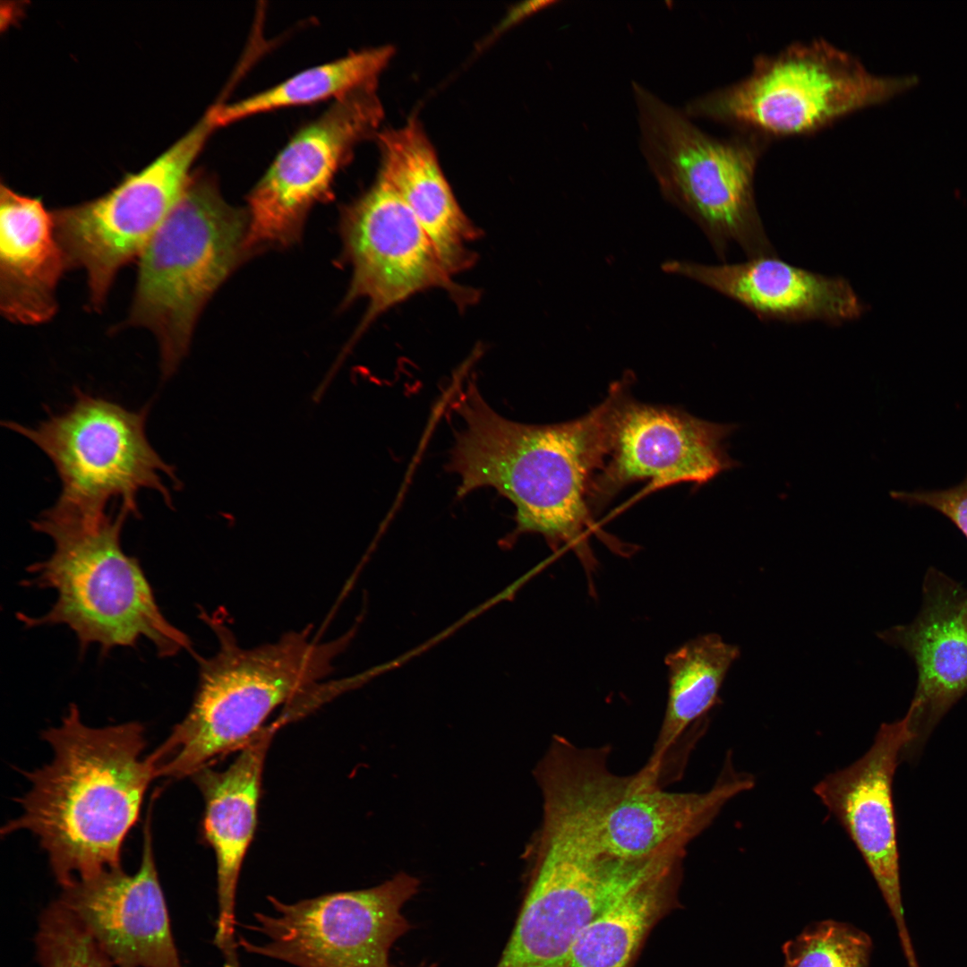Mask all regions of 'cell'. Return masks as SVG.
<instances>
[{
  "instance_id": "11",
  "label": "cell",
  "mask_w": 967,
  "mask_h": 967,
  "mask_svg": "<svg viewBox=\"0 0 967 967\" xmlns=\"http://www.w3.org/2000/svg\"><path fill=\"white\" fill-rule=\"evenodd\" d=\"M215 128L210 111L141 171L91 201L52 212L68 267L84 270L94 309L101 308L119 270L138 257L178 201L192 166Z\"/></svg>"
},
{
  "instance_id": "24",
  "label": "cell",
  "mask_w": 967,
  "mask_h": 967,
  "mask_svg": "<svg viewBox=\"0 0 967 967\" xmlns=\"http://www.w3.org/2000/svg\"><path fill=\"white\" fill-rule=\"evenodd\" d=\"M390 45L351 52L331 62L293 75L263 91L235 102L210 107L217 127L241 119L281 109L338 99L352 92L377 87L381 73L394 55Z\"/></svg>"
},
{
  "instance_id": "5",
  "label": "cell",
  "mask_w": 967,
  "mask_h": 967,
  "mask_svg": "<svg viewBox=\"0 0 967 967\" xmlns=\"http://www.w3.org/2000/svg\"><path fill=\"white\" fill-rule=\"evenodd\" d=\"M130 512L98 518L61 517L47 510L32 522L49 536L51 555L29 567L28 586L51 588L56 599L39 617L20 613L26 628L66 625L83 652L90 645L103 654L118 646H135L141 638L160 657L190 649L189 638L162 613L138 560L122 547L121 535Z\"/></svg>"
},
{
  "instance_id": "6",
  "label": "cell",
  "mask_w": 967,
  "mask_h": 967,
  "mask_svg": "<svg viewBox=\"0 0 967 967\" xmlns=\"http://www.w3.org/2000/svg\"><path fill=\"white\" fill-rule=\"evenodd\" d=\"M631 90L640 151L665 201L700 227L722 260L733 243L749 258L775 255L754 192L768 138L712 136L639 82Z\"/></svg>"
},
{
  "instance_id": "18",
  "label": "cell",
  "mask_w": 967,
  "mask_h": 967,
  "mask_svg": "<svg viewBox=\"0 0 967 967\" xmlns=\"http://www.w3.org/2000/svg\"><path fill=\"white\" fill-rule=\"evenodd\" d=\"M661 268L718 292L764 321L840 325L860 319L867 310L845 278L817 273L775 255L722 265L670 260Z\"/></svg>"
},
{
  "instance_id": "26",
  "label": "cell",
  "mask_w": 967,
  "mask_h": 967,
  "mask_svg": "<svg viewBox=\"0 0 967 967\" xmlns=\"http://www.w3.org/2000/svg\"><path fill=\"white\" fill-rule=\"evenodd\" d=\"M872 948L870 937L853 925L821 920L783 946V967H869Z\"/></svg>"
},
{
  "instance_id": "17",
  "label": "cell",
  "mask_w": 967,
  "mask_h": 967,
  "mask_svg": "<svg viewBox=\"0 0 967 967\" xmlns=\"http://www.w3.org/2000/svg\"><path fill=\"white\" fill-rule=\"evenodd\" d=\"M151 838L148 816L134 874L106 870L64 886L58 899L116 967H182Z\"/></svg>"
},
{
  "instance_id": "29",
  "label": "cell",
  "mask_w": 967,
  "mask_h": 967,
  "mask_svg": "<svg viewBox=\"0 0 967 967\" xmlns=\"http://www.w3.org/2000/svg\"><path fill=\"white\" fill-rule=\"evenodd\" d=\"M554 3L556 2L527 1L520 3L519 4L509 10L508 15L505 16L502 22H501V24L498 26L497 30L501 32V30L514 25L515 23L526 18L532 13H535L539 10L545 8L546 6L552 5Z\"/></svg>"
},
{
  "instance_id": "2",
  "label": "cell",
  "mask_w": 967,
  "mask_h": 967,
  "mask_svg": "<svg viewBox=\"0 0 967 967\" xmlns=\"http://www.w3.org/2000/svg\"><path fill=\"white\" fill-rule=\"evenodd\" d=\"M51 761L26 773L21 813L1 830L29 831L47 852L64 887L121 867L124 841L156 778L142 724L90 727L72 704L61 723L44 731Z\"/></svg>"
},
{
  "instance_id": "27",
  "label": "cell",
  "mask_w": 967,
  "mask_h": 967,
  "mask_svg": "<svg viewBox=\"0 0 967 967\" xmlns=\"http://www.w3.org/2000/svg\"><path fill=\"white\" fill-rule=\"evenodd\" d=\"M41 967H113L112 962L59 900L44 910L36 937Z\"/></svg>"
},
{
  "instance_id": "25",
  "label": "cell",
  "mask_w": 967,
  "mask_h": 967,
  "mask_svg": "<svg viewBox=\"0 0 967 967\" xmlns=\"http://www.w3.org/2000/svg\"><path fill=\"white\" fill-rule=\"evenodd\" d=\"M679 870L644 883L592 920L576 940L566 967H628L665 905Z\"/></svg>"
},
{
  "instance_id": "4",
  "label": "cell",
  "mask_w": 967,
  "mask_h": 967,
  "mask_svg": "<svg viewBox=\"0 0 967 967\" xmlns=\"http://www.w3.org/2000/svg\"><path fill=\"white\" fill-rule=\"evenodd\" d=\"M205 621L218 648L214 655L199 659V683L188 713L148 755L156 778L192 776L238 751L276 708L312 693L347 644L344 637L319 642L305 629L244 648L215 617L205 615Z\"/></svg>"
},
{
  "instance_id": "21",
  "label": "cell",
  "mask_w": 967,
  "mask_h": 967,
  "mask_svg": "<svg viewBox=\"0 0 967 967\" xmlns=\"http://www.w3.org/2000/svg\"><path fill=\"white\" fill-rule=\"evenodd\" d=\"M68 267L52 213L38 198L4 184L0 191V309L9 321H48L56 312L58 281Z\"/></svg>"
},
{
  "instance_id": "23",
  "label": "cell",
  "mask_w": 967,
  "mask_h": 967,
  "mask_svg": "<svg viewBox=\"0 0 967 967\" xmlns=\"http://www.w3.org/2000/svg\"><path fill=\"white\" fill-rule=\"evenodd\" d=\"M740 655L715 633L692 638L665 657L668 697L651 756L645 766L663 780L668 757L688 728L718 702L725 675Z\"/></svg>"
},
{
  "instance_id": "8",
  "label": "cell",
  "mask_w": 967,
  "mask_h": 967,
  "mask_svg": "<svg viewBox=\"0 0 967 967\" xmlns=\"http://www.w3.org/2000/svg\"><path fill=\"white\" fill-rule=\"evenodd\" d=\"M918 80L873 74L851 53L817 39L758 56L745 78L689 100L683 111L766 138L809 133Z\"/></svg>"
},
{
  "instance_id": "9",
  "label": "cell",
  "mask_w": 967,
  "mask_h": 967,
  "mask_svg": "<svg viewBox=\"0 0 967 967\" xmlns=\"http://www.w3.org/2000/svg\"><path fill=\"white\" fill-rule=\"evenodd\" d=\"M149 408L131 411L110 400L75 391L64 412L51 415L36 427L5 422L6 428L38 446L51 460L62 489L50 513L62 517L98 518L107 502L120 499L131 516L139 517L137 494L158 492L171 506L163 475L175 478L148 441Z\"/></svg>"
},
{
  "instance_id": "3",
  "label": "cell",
  "mask_w": 967,
  "mask_h": 967,
  "mask_svg": "<svg viewBox=\"0 0 967 967\" xmlns=\"http://www.w3.org/2000/svg\"><path fill=\"white\" fill-rule=\"evenodd\" d=\"M609 746L580 748L552 738L534 770L543 797L542 824L593 850L628 860L685 855L723 806L751 789L750 774L731 760L703 792L666 791L643 766L619 775L608 766Z\"/></svg>"
},
{
  "instance_id": "13",
  "label": "cell",
  "mask_w": 967,
  "mask_h": 967,
  "mask_svg": "<svg viewBox=\"0 0 967 967\" xmlns=\"http://www.w3.org/2000/svg\"><path fill=\"white\" fill-rule=\"evenodd\" d=\"M383 116L376 88H366L335 99L295 134L248 195L246 255L300 239L310 210L329 199L338 173Z\"/></svg>"
},
{
  "instance_id": "19",
  "label": "cell",
  "mask_w": 967,
  "mask_h": 967,
  "mask_svg": "<svg viewBox=\"0 0 967 967\" xmlns=\"http://www.w3.org/2000/svg\"><path fill=\"white\" fill-rule=\"evenodd\" d=\"M288 722L282 714L261 728L225 769L215 770L210 765L191 776L204 800L203 838L216 857L218 919L215 943L224 954H232L236 948L237 884L257 826L267 751L277 730Z\"/></svg>"
},
{
  "instance_id": "7",
  "label": "cell",
  "mask_w": 967,
  "mask_h": 967,
  "mask_svg": "<svg viewBox=\"0 0 967 967\" xmlns=\"http://www.w3.org/2000/svg\"><path fill=\"white\" fill-rule=\"evenodd\" d=\"M247 215L216 180L193 173L182 196L139 256L127 323L157 338L164 377L185 355L205 304L246 257Z\"/></svg>"
},
{
  "instance_id": "20",
  "label": "cell",
  "mask_w": 967,
  "mask_h": 967,
  "mask_svg": "<svg viewBox=\"0 0 967 967\" xmlns=\"http://www.w3.org/2000/svg\"><path fill=\"white\" fill-rule=\"evenodd\" d=\"M381 153L378 175L412 211L454 275L475 260L467 244L480 235L463 212L421 124L409 119L375 134Z\"/></svg>"
},
{
  "instance_id": "22",
  "label": "cell",
  "mask_w": 967,
  "mask_h": 967,
  "mask_svg": "<svg viewBox=\"0 0 967 967\" xmlns=\"http://www.w3.org/2000/svg\"><path fill=\"white\" fill-rule=\"evenodd\" d=\"M902 634L919 674L906 714L917 735L967 691V600L948 598L930 603L917 623Z\"/></svg>"
},
{
  "instance_id": "15",
  "label": "cell",
  "mask_w": 967,
  "mask_h": 967,
  "mask_svg": "<svg viewBox=\"0 0 967 967\" xmlns=\"http://www.w3.org/2000/svg\"><path fill=\"white\" fill-rule=\"evenodd\" d=\"M738 428L630 396L618 415L609 454L590 492L593 513L635 482L648 481L649 491L680 483L698 488L739 467L726 442Z\"/></svg>"
},
{
  "instance_id": "16",
  "label": "cell",
  "mask_w": 967,
  "mask_h": 967,
  "mask_svg": "<svg viewBox=\"0 0 967 967\" xmlns=\"http://www.w3.org/2000/svg\"><path fill=\"white\" fill-rule=\"evenodd\" d=\"M916 737L907 715L883 723L870 749L814 788L861 853L895 921L907 961L915 954L902 902L892 783L902 749Z\"/></svg>"
},
{
  "instance_id": "28",
  "label": "cell",
  "mask_w": 967,
  "mask_h": 967,
  "mask_svg": "<svg viewBox=\"0 0 967 967\" xmlns=\"http://www.w3.org/2000/svg\"><path fill=\"white\" fill-rule=\"evenodd\" d=\"M900 501L930 507L949 518L967 538V476L958 485L939 491L891 492Z\"/></svg>"
},
{
  "instance_id": "12",
  "label": "cell",
  "mask_w": 967,
  "mask_h": 967,
  "mask_svg": "<svg viewBox=\"0 0 967 967\" xmlns=\"http://www.w3.org/2000/svg\"><path fill=\"white\" fill-rule=\"evenodd\" d=\"M420 881L399 872L365 889L286 903L270 895L272 913H254L248 928L259 943L238 939L245 952L297 967H392L391 946L408 929L402 913Z\"/></svg>"
},
{
  "instance_id": "14",
  "label": "cell",
  "mask_w": 967,
  "mask_h": 967,
  "mask_svg": "<svg viewBox=\"0 0 967 967\" xmlns=\"http://www.w3.org/2000/svg\"><path fill=\"white\" fill-rule=\"evenodd\" d=\"M343 253L351 265L344 299L367 301L359 337L380 314L431 288L447 290L458 304L474 292L458 286L412 211L377 175L374 183L341 213Z\"/></svg>"
},
{
  "instance_id": "1",
  "label": "cell",
  "mask_w": 967,
  "mask_h": 967,
  "mask_svg": "<svg viewBox=\"0 0 967 967\" xmlns=\"http://www.w3.org/2000/svg\"><path fill=\"white\" fill-rule=\"evenodd\" d=\"M632 382L630 373L614 381L602 402L576 419L526 424L497 414L469 381L452 404L462 423L449 464L461 480L458 495L496 489L515 505L518 532L540 534L553 550H573L591 572L596 560L588 539L598 530L590 492Z\"/></svg>"
},
{
  "instance_id": "10",
  "label": "cell",
  "mask_w": 967,
  "mask_h": 967,
  "mask_svg": "<svg viewBox=\"0 0 967 967\" xmlns=\"http://www.w3.org/2000/svg\"><path fill=\"white\" fill-rule=\"evenodd\" d=\"M526 894L496 967H566L586 925L619 899L671 870L660 856L628 860L540 825L525 851Z\"/></svg>"
}]
</instances>
